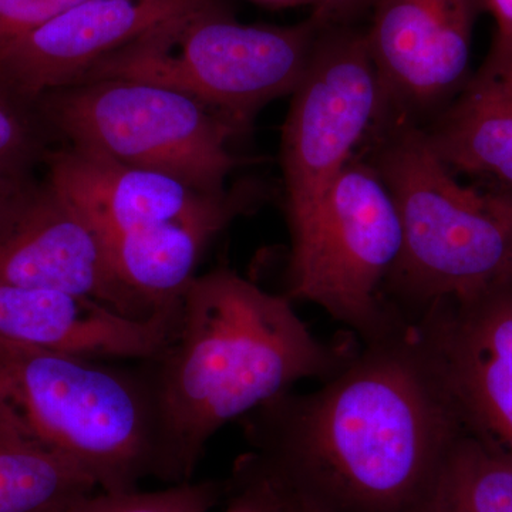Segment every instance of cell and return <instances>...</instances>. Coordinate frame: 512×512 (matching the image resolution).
<instances>
[{"instance_id": "7402d4cb", "label": "cell", "mask_w": 512, "mask_h": 512, "mask_svg": "<svg viewBox=\"0 0 512 512\" xmlns=\"http://www.w3.org/2000/svg\"><path fill=\"white\" fill-rule=\"evenodd\" d=\"M87 0H0V47Z\"/></svg>"}, {"instance_id": "cb8c5ba5", "label": "cell", "mask_w": 512, "mask_h": 512, "mask_svg": "<svg viewBox=\"0 0 512 512\" xmlns=\"http://www.w3.org/2000/svg\"><path fill=\"white\" fill-rule=\"evenodd\" d=\"M363 0H316L313 16L319 19L323 25L330 26L336 19L348 15L353 9L362 3Z\"/></svg>"}, {"instance_id": "5bb4252c", "label": "cell", "mask_w": 512, "mask_h": 512, "mask_svg": "<svg viewBox=\"0 0 512 512\" xmlns=\"http://www.w3.org/2000/svg\"><path fill=\"white\" fill-rule=\"evenodd\" d=\"M180 302L131 319L93 299L0 282V348L148 362L173 336Z\"/></svg>"}, {"instance_id": "9a60e30c", "label": "cell", "mask_w": 512, "mask_h": 512, "mask_svg": "<svg viewBox=\"0 0 512 512\" xmlns=\"http://www.w3.org/2000/svg\"><path fill=\"white\" fill-rule=\"evenodd\" d=\"M424 134L454 173L512 191V79L477 73Z\"/></svg>"}, {"instance_id": "7c38bea8", "label": "cell", "mask_w": 512, "mask_h": 512, "mask_svg": "<svg viewBox=\"0 0 512 512\" xmlns=\"http://www.w3.org/2000/svg\"><path fill=\"white\" fill-rule=\"evenodd\" d=\"M218 0H87L0 47V87L37 101L73 86L104 57Z\"/></svg>"}, {"instance_id": "44dd1931", "label": "cell", "mask_w": 512, "mask_h": 512, "mask_svg": "<svg viewBox=\"0 0 512 512\" xmlns=\"http://www.w3.org/2000/svg\"><path fill=\"white\" fill-rule=\"evenodd\" d=\"M16 97L0 87V183L28 184L37 157V138Z\"/></svg>"}, {"instance_id": "4fadbf2b", "label": "cell", "mask_w": 512, "mask_h": 512, "mask_svg": "<svg viewBox=\"0 0 512 512\" xmlns=\"http://www.w3.org/2000/svg\"><path fill=\"white\" fill-rule=\"evenodd\" d=\"M47 184L93 222L104 241L167 222H229L244 212L241 190L212 195L157 171L128 167L82 148L47 151Z\"/></svg>"}, {"instance_id": "603a6c76", "label": "cell", "mask_w": 512, "mask_h": 512, "mask_svg": "<svg viewBox=\"0 0 512 512\" xmlns=\"http://www.w3.org/2000/svg\"><path fill=\"white\" fill-rule=\"evenodd\" d=\"M483 5L493 16L495 33L490 55L478 73L512 79V0H483Z\"/></svg>"}, {"instance_id": "3957f363", "label": "cell", "mask_w": 512, "mask_h": 512, "mask_svg": "<svg viewBox=\"0 0 512 512\" xmlns=\"http://www.w3.org/2000/svg\"><path fill=\"white\" fill-rule=\"evenodd\" d=\"M386 127L376 170L392 194L402 249L384 286L407 322L431 306L476 295L512 279V191L457 180L423 128Z\"/></svg>"}, {"instance_id": "7a4b0ae2", "label": "cell", "mask_w": 512, "mask_h": 512, "mask_svg": "<svg viewBox=\"0 0 512 512\" xmlns=\"http://www.w3.org/2000/svg\"><path fill=\"white\" fill-rule=\"evenodd\" d=\"M355 353L316 338L285 293L231 269L195 276L163 352L141 362L156 399L160 481H191L222 427L302 380L326 382Z\"/></svg>"}, {"instance_id": "5b68a950", "label": "cell", "mask_w": 512, "mask_h": 512, "mask_svg": "<svg viewBox=\"0 0 512 512\" xmlns=\"http://www.w3.org/2000/svg\"><path fill=\"white\" fill-rule=\"evenodd\" d=\"M325 28L313 15L284 28L242 25L218 0L104 57L79 83L128 79L168 87L241 133L265 104L295 92Z\"/></svg>"}, {"instance_id": "52a82bcc", "label": "cell", "mask_w": 512, "mask_h": 512, "mask_svg": "<svg viewBox=\"0 0 512 512\" xmlns=\"http://www.w3.org/2000/svg\"><path fill=\"white\" fill-rule=\"evenodd\" d=\"M70 146L128 167L171 175L205 194L228 191L239 157L227 120L187 94L158 84L101 79L37 100Z\"/></svg>"}, {"instance_id": "2e32d148", "label": "cell", "mask_w": 512, "mask_h": 512, "mask_svg": "<svg viewBox=\"0 0 512 512\" xmlns=\"http://www.w3.org/2000/svg\"><path fill=\"white\" fill-rule=\"evenodd\" d=\"M227 225L175 221L123 232L107 241L123 284L153 312L180 301L202 255Z\"/></svg>"}, {"instance_id": "ffe728a7", "label": "cell", "mask_w": 512, "mask_h": 512, "mask_svg": "<svg viewBox=\"0 0 512 512\" xmlns=\"http://www.w3.org/2000/svg\"><path fill=\"white\" fill-rule=\"evenodd\" d=\"M224 512H305L281 481L254 453L235 461L225 481Z\"/></svg>"}, {"instance_id": "e0dca14e", "label": "cell", "mask_w": 512, "mask_h": 512, "mask_svg": "<svg viewBox=\"0 0 512 512\" xmlns=\"http://www.w3.org/2000/svg\"><path fill=\"white\" fill-rule=\"evenodd\" d=\"M80 468L47 447L10 400H0V512H62L96 491Z\"/></svg>"}, {"instance_id": "8fae6325", "label": "cell", "mask_w": 512, "mask_h": 512, "mask_svg": "<svg viewBox=\"0 0 512 512\" xmlns=\"http://www.w3.org/2000/svg\"><path fill=\"white\" fill-rule=\"evenodd\" d=\"M365 33L382 92L379 123L407 121L457 96L468 82L483 0H372Z\"/></svg>"}, {"instance_id": "d6986e66", "label": "cell", "mask_w": 512, "mask_h": 512, "mask_svg": "<svg viewBox=\"0 0 512 512\" xmlns=\"http://www.w3.org/2000/svg\"><path fill=\"white\" fill-rule=\"evenodd\" d=\"M224 497L225 481L191 480L163 490L93 491L62 512H211Z\"/></svg>"}, {"instance_id": "6da1fadb", "label": "cell", "mask_w": 512, "mask_h": 512, "mask_svg": "<svg viewBox=\"0 0 512 512\" xmlns=\"http://www.w3.org/2000/svg\"><path fill=\"white\" fill-rule=\"evenodd\" d=\"M241 421L251 453L305 512H413L467 433L410 322L318 390H289Z\"/></svg>"}, {"instance_id": "484cf974", "label": "cell", "mask_w": 512, "mask_h": 512, "mask_svg": "<svg viewBox=\"0 0 512 512\" xmlns=\"http://www.w3.org/2000/svg\"><path fill=\"white\" fill-rule=\"evenodd\" d=\"M272 9L298 8V6L315 5L316 0H249Z\"/></svg>"}, {"instance_id": "8992f818", "label": "cell", "mask_w": 512, "mask_h": 512, "mask_svg": "<svg viewBox=\"0 0 512 512\" xmlns=\"http://www.w3.org/2000/svg\"><path fill=\"white\" fill-rule=\"evenodd\" d=\"M288 224L285 295L292 302L318 305L363 345L406 325L384 296L402 249V225L375 165L353 157Z\"/></svg>"}, {"instance_id": "d4e9b609", "label": "cell", "mask_w": 512, "mask_h": 512, "mask_svg": "<svg viewBox=\"0 0 512 512\" xmlns=\"http://www.w3.org/2000/svg\"><path fill=\"white\" fill-rule=\"evenodd\" d=\"M29 184L30 183L15 185L0 183V220H2V217L6 214V211L9 210V207L12 205V202L15 201V198L18 197L20 192L25 190Z\"/></svg>"}, {"instance_id": "30bf717a", "label": "cell", "mask_w": 512, "mask_h": 512, "mask_svg": "<svg viewBox=\"0 0 512 512\" xmlns=\"http://www.w3.org/2000/svg\"><path fill=\"white\" fill-rule=\"evenodd\" d=\"M468 433L512 458V279L412 320Z\"/></svg>"}, {"instance_id": "ba28073f", "label": "cell", "mask_w": 512, "mask_h": 512, "mask_svg": "<svg viewBox=\"0 0 512 512\" xmlns=\"http://www.w3.org/2000/svg\"><path fill=\"white\" fill-rule=\"evenodd\" d=\"M380 116L382 92L365 33L323 29L282 130L286 217L318 200Z\"/></svg>"}, {"instance_id": "9c48e42d", "label": "cell", "mask_w": 512, "mask_h": 512, "mask_svg": "<svg viewBox=\"0 0 512 512\" xmlns=\"http://www.w3.org/2000/svg\"><path fill=\"white\" fill-rule=\"evenodd\" d=\"M0 282L93 299L131 319L154 313L121 281L93 222L49 184H29L0 220Z\"/></svg>"}, {"instance_id": "277c9868", "label": "cell", "mask_w": 512, "mask_h": 512, "mask_svg": "<svg viewBox=\"0 0 512 512\" xmlns=\"http://www.w3.org/2000/svg\"><path fill=\"white\" fill-rule=\"evenodd\" d=\"M10 402L33 434L80 468L97 490L161 480L153 387L144 367L40 350L0 348Z\"/></svg>"}, {"instance_id": "ac0fdd59", "label": "cell", "mask_w": 512, "mask_h": 512, "mask_svg": "<svg viewBox=\"0 0 512 512\" xmlns=\"http://www.w3.org/2000/svg\"><path fill=\"white\" fill-rule=\"evenodd\" d=\"M413 512H512V458L467 431Z\"/></svg>"}, {"instance_id": "4316f807", "label": "cell", "mask_w": 512, "mask_h": 512, "mask_svg": "<svg viewBox=\"0 0 512 512\" xmlns=\"http://www.w3.org/2000/svg\"><path fill=\"white\" fill-rule=\"evenodd\" d=\"M0 400H10L8 373L2 359H0Z\"/></svg>"}]
</instances>
